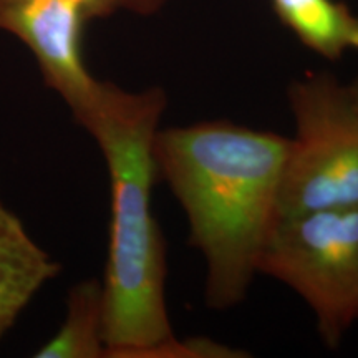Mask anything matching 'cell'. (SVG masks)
Masks as SVG:
<instances>
[{
	"label": "cell",
	"mask_w": 358,
	"mask_h": 358,
	"mask_svg": "<svg viewBox=\"0 0 358 358\" xmlns=\"http://www.w3.org/2000/svg\"><path fill=\"white\" fill-rule=\"evenodd\" d=\"M166 108L161 88L127 92L103 82L78 123L110 174L111 224L103 280V338L111 358L232 357L209 340H178L166 308V249L151 209L155 134Z\"/></svg>",
	"instance_id": "6da1fadb"
},
{
	"label": "cell",
	"mask_w": 358,
	"mask_h": 358,
	"mask_svg": "<svg viewBox=\"0 0 358 358\" xmlns=\"http://www.w3.org/2000/svg\"><path fill=\"white\" fill-rule=\"evenodd\" d=\"M290 138L231 122L158 129L159 174L185 209L191 244L206 259V302L216 310L244 301L277 217Z\"/></svg>",
	"instance_id": "7a4b0ae2"
},
{
	"label": "cell",
	"mask_w": 358,
	"mask_h": 358,
	"mask_svg": "<svg viewBox=\"0 0 358 358\" xmlns=\"http://www.w3.org/2000/svg\"><path fill=\"white\" fill-rule=\"evenodd\" d=\"M295 136L282 168L277 216L358 206V106L348 85L308 73L289 88Z\"/></svg>",
	"instance_id": "3957f363"
},
{
	"label": "cell",
	"mask_w": 358,
	"mask_h": 358,
	"mask_svg": "<svg viewBox=\"0 0 358 358\" xmlns=\"http://www.w3.org/2000/svg\"><path fill=\"white\" fill-rule=\"evenodd\" d=\"M257 272L301 295L335 348L358 320V206L277 216Z\"/></svg>",
	"instance_id": "277c9868"
},
{
	"label": "cell",
	"mask_w": 358,
	"mask_h": 358,
	"mask_svg": "<svg viewBox=\"0 0 358 358\" xmlns=\"http://www.w3.org/2000/svg\"><path fill=\"white\" fill-rule=\"evenodd\" d=\"M85 19L77 0H0V30L34 53L48 88L82 118L96 101L103 82L83 58Z\"/></svg>",
	"instance_id": "5b68a950"
},
{
	"label": "cell",
	"mask_w": 358,
	"mask_h": 358,
	"mask_svg": "<svg viewBox=\"0 0 358 358\" xmlns=\"http://www.w3.org/2000/svg\"><path fill=\"white\" fill-rule=\"evenodd\" d=\"M58 274L60 264L35 243L20 217L0 201V340L38 290Z\"/></svg>",
	"instance_id": "8992f818"
},
{
	"label": "cell",
	"mask_w": 358,
	"mask_h": 358,
	"mask_svg": "<svg viewBox=\"0 0 358 358\" xmlns=\"http://www.w3.org/2000/svg\"><path fill=\"white\" fill-rule=\"evenodd\" d=\"M282 24L319 55L338 60L358 50V17L337 0H271Z\"/></svg>",
	"instance_id": "52a82bcc"
},
{
	"label": "cell",
	"mask_w": 358,
	"mask_h": 358,
	"mask_svg": "<svg viewBox=\"0 0 358 358\" xmlns=\"http://www.w3.org/2000/svg\"><path fill=\"white\" fill-rule=\"evenodd\" d=\"M37 358L106 357L103 338V284L83 280L70 289L66 317L58 332L35 353Z\"/></svg>",
	"instance_id": "ba28073f"
},
{
	"label": "cell",
	"mask_w": 358,
	"mask_h": 358,
	"mask_svg": "<svg viewBox=\"0 0 358 358\" xmlns=\"http://www.w3.org/2000/svg\"><path fill=\"white\" fill-rule=\"evenodd\" d=\"M77 2L85 19L92 20L108 17L120 8H128L138 13H151L163 3V0H77Z\"/></svg>",
	"instance_id": "9c48e42d"
},
{
	"label": "cell",
	"mask_w": 358,
	"mask_h": 358,
	"mask_svg": "<svg viewBox=\"0 0 358 358\" xmlns=\"http://www.w3.org/2000/svg\"><path fill=\"white\" fill-rule=\"evenodd\" d=\"M348 87H350V92H352V95H353V100H355L357 106H358V78H357L355 82H353L352 85H348Z\"/></svg>",
	"instance_id": "30bf717a"
}]
</instances>
